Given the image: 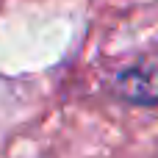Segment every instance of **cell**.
Wrapping results in <instances>:
<instances>
[{"mask_svg": "<svg viewBox=\"0 0 158 158\" xmlns=\"http://www.w3.org/2000/svg\"><path fill=\"white\" fill-rule=\"evenodd\" d=\"M114 92L131 106H158V58H139L114 78Z\"/></svg>", "mask_w": 158, "mask_h": 158, "instance_id": "1", "label": "cell"}]
</instances>
